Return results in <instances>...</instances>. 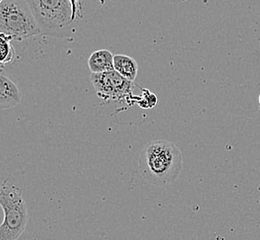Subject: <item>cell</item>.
<instances>
[{
  "label": "cell",
  "instance_id": "obj_1",
  "mask_svg": "<svg viewBox=\"0 0 260 240\" xmlns=\"http://www.w3.org/2000/svg\"><path fill=\"white\" fill-rule=\"evenodd\" d=\"M182 166V153L168 140L150 141L140 151L139 169L151 185L165 188L173 184L180 175Z\"/></svg>",
  "mask_w": 260,
  "mask_h": 240
},
{
  "label": "cell",
  "instance_id": "obj_2",
  "mask_svg": "<svg viewBox=\"0 0 260 240\" xmlns=\"http://www.w3.org/2000/svg\"><path fill=\"white\" fill-rule=\"evenodd\" d=\"M0 205L4 212V221L0 226V240L18 239L24 233L29 220L22 190L5 180L0 189Z\"/></svg>",
  "mask_w": 260,
  "mask_h": 240
},
{
  "label": "cell",
  "instance_id": "obj_3",
  "mask_svg": "<svg viewBox=\"0 0 260 240\" xmlns=\"http://www.w3.org/2000/svg\"><path fill=\"white\" fill-rule=\"evenodd\" d=\"M0 32L16 41L25 40L42 34L26 0H1Z\"/></svg>",
  "mask_w": 260,
  "mask_h": 240
},
{
  "label": "cell",
  "instance_id": "obj_4",
  "mask_svg": "<svg viewBox=\"0 0 260 240\" xmlns=\"http://www.w3.org/2000/svg\"><path fill=\"white\" fill-rule=\"evenodd\" d=\"M40 26L42 34H61L75 20L70 0H26Z\"/></svg>",
  "mask_w": 260,
  "mask_h": 240
},
{
  "label": "cell",
  "instance_id": "obj_5",
  "mask_svg": "<svg viewBox=\"0 0 260 240\" xmlns=\"http://www.w3.org/2000/svg\"><path fill=\"white\" fill-rule=\"evenodd\" d=\"M90 81L97 96L105 102L130 100L134 83L115 70L105 73H91Z\"/></svg>",
  "mask_w": 260,
  "mask_h": 240
},
{
  "label": "cell",
  "instance_id": "obj_6",
  "mask_svg": "<svg viewBox=\"0 0 260 240\" xmlns=\"http://www.w3.org/2000/svg\"><path fill=\"white\" fill-rule=\"evenodd\" d=\"M21 101L18 86L8 76H0V108L8 110L15 107Z\"/></svg>",
  "mask_w": 260,
  "mask_h": 240
},
{
  "label": "cell",
  "instance_id": "obj_7",
  "mask_svg": "<svg viewBox=\"0 0 260 240\" xmlns=\"http://www.w3.org/2000/svg\"><path fill=\"white\" fill-rule=\"evenodd\" d=\"M114 57L115 55H113L110 51L105 49L95 51L88 59V67L91 73L94 74L113 71L115 70Z\"/></svg>",
  "mask_w": 260,
  "mask_h": 240
},
{
  "label": "cell",
  "instance_id": "obj_8",
  "mask_svg": "<svg viewBox=\"0 0 260 240\" xmlns=\"http://www.w3.org/2000/svg\"><path fill=\"white\" fill-rule=\"evenodd\" d=\"M114 68L115 71L118 72L122 77L132 82L137 78L139 71L137 61L133 57L126 55H115Z\"/></svg>",
  "mask_w": 260,
  "mask_h": 240
},
{
  "label": "cell",
  "instance_id": "obj_9",
  "mask_svg": "<svg viewBox=\"0 0 260 240\" xmlns=\"http://www.w3.org/2000/svg\"><path fill=\"white\" fill-rule=\"evenodd\" d=\"M11 41H13V39L9 35L4 34L0 35V62L2 65L10 64L15 57V51Z\"/></svg>",
  "mask_w": 260,
  "mask_h": 240
},
{
  "label": "cell",
  "instance_id": "obj_10",
  "mask_svg": "<svg viewBox=\"0 0 260 240\" xmlns=\"http://www.w3.org/2000/svg\"><path fill=\"white\" fill-rule=\"evenodd\" d=\"M142 90V95L140 97H136V104L140 105L141 108L144 109H151L155 107L157 105V96L150 93V91L146 89H141Z\"/></svg>",
  "mask_w": 260,
  "mask_h": 240
},
{
  "label": "cell",
  "instance_id": "obj_11",
  "mask_svg": "<svg viewBox=\"0 0 260 240\" xmlns=\"http://www.w3.org/2000/svg\"><path fill=\"white\" fill-rule=\"evenodd\" d=\"M70 1L71 2V4H72V7H73L74 15H75V17H77L78 13L80 12L79 11V10H80V0H70Z\"/></svg>",
  "mask_w": 260,
  "mask_h": 240
},
{
  "label": "cell",
  "instance_id": "obj_12",
  "mask_svg": "<svg viewBox=\"0 0 260 240\" xmlns=\"http://www.w3.org/2000/svg\"><path fill=\"white\" fill-rule=\"evenodd\" d=\"M258 102H259V106H260V95H259V97H258Z\"/></svg>",
  "mask_w": 260,
  "mask_h": 240
},
{
  "label": "cell",
  "instance_id": "obj_13",
  "mask_svg": "<svg viewBox=\"0 0 260 240\" xmlns=\"http://www.w3.org/2000/svg\"><path fill=\"white\" fill-rule=\"evenodd\" d=\"M259 110H260V106H259Z\"/></svg>",
  "mask_w": 260,
  "mask_h": 240
}]
</instances>
